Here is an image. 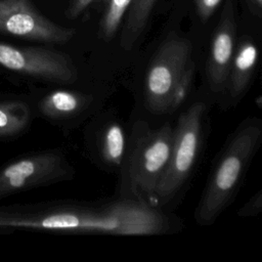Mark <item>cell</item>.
Here are the masks:
<instances>
[{
    "instance_id": "obj_1",
    "label": "cell",
    "mask_w": 262,
    "mask_h": 262,
    "mask_svg": "<svg viewBox=\"0 0 262 262\" xmlns=\"http://www.w3.org/2000/svg\"><path fill=\"white\" fill-rule=\"evenodd\" d=\"M5 227L116 235H158L175 230L176 222L161 208L121 198L95 209L38 214L0 213V228Z\"/></svg>"
},
{
    "instance_id": "obj_2",
    "label": "cell",
    "mask_w": 262,
    "mask_h": 262,
    "mask_svg": "<svg viewBox=\"0 0 262 262\" xmlns=\"http://www.w3.org/2000/svg\"><path fill=\"white\" fill-rule=\"evenodd\" d=\"M261 144L262 117L241 122L219 154L194 210L199 225L213 224L229 206Z\"/></svg>"
},
{
    "instance_id": "obj_3",
    "label": "cell",
    "mask_w": 262,
    "mask_h": 262,
    "mask_svg": "<svg viewBox=\"0 0 262 262\" xmlns=\"http://www.w3.org/2000/svg\"><path fill=\"white\" fill-rule=\"evenodd\" d=\"M190 41L171 34L152 55L144 77V102L149 112L167 115L187 98L194 79Z\"/></svg>"
},
{
    "instance_id": "obj_4",
    "label": "cell",
    "mask_w": 262,
    "mask_h": 262,
    "mask_svg": "<svg viewBox=\"0 0 262 262\" xmlns=\"http://www.w3.org/2000/svg\"><path fill=\"white\" fill-rule=\"evenodd\" d=\"M173 135L174 127L169 123L150 128L145 122H136L121 169V198L151 205L154 193L168 165Z\"/></svg>"
},
{
    "instance_id": "obj_5",
    "label": "cell",
    "mask_w": 262,
    "mask_h": 262,
    "mask_svg": "<svg viewBox=\"0 0 262 262\" xmlns=\"http://www.w3.org/2000/svg\"><path fill=\"white\" fill-rule=\"evenodd\" d=\"M206 112V102L194 101L180 114L174 127L168 165L154 193L152 206L165 207L189 178L202 147Z\"/></svg>"
},
{
    "instance_id": "obj_6",
    "label": "cell",
    "mask_w": 262,
    "mask_h": 262,
    "mask_svg": "<svg viewBox=\"0 0 262 262\" xmlns=\"http://www.w3.org/2000/svg\"><path fill=\"white\" fill-rule=\"evenodd\" d=\"M0 67L52 83L72 84L78 80L77 68L68 54L42 46H15L0 42Z\"/></svg>"
},
{
    "instance_id": "obj_7",
    "label": "cell",
    "mask_w": 262,
    "mask_h": 262,
    "mask_svg": "<svg viewBox=\"0 0 262 262\" xmlns=\"http://www.w3.org/2000/svg\"><path fill=\"white\" fill-rule=\"evenodd\" d=\"M0 34L45 44H66L76 31L43 15L32 0H0Z\"/></svg>"
},
{
    "instance_id": "obj_8",
    "label": "cell",
    "mask_w": 262,
    "mask_h": 262,
    "mask_svg": "<svg viewBox=\"0 0 262 262\" xmlns=\"http://www.w3.org/2000/svg\"><path fill=\"white\" fill-rule=\"evenodd\" d=\"M66 159L55 151H45L14 161L0 170V199L48 184L66 176Z\"/></svg>"
},
{
    "instance_id": "obj_9",
    "label": "cell",
    "mask_w": 262,
    "mask_h": 262,
    "mask_svg": "<svg viewBox=\"0 0 262 262\" xmlns=\"http://www.w3.org/2000/svg\"><path fill=\"white\" fill-rule=\"evenodd\" d=\"M236 45V25L231 5L224 9L211 39L205 63V79L210 93L222 97Z\"/></svg>"
},
{
    "instance_id": "obj_10",
    "label": "cell",
    "mask_w": 262,
    "mask_h": 262,
    "mask_svg": "<svg viewBox=\"0 0 262 262\" xmlns=\"http://www.w3.org/2000/svg\"><path fill=\"white\" fill-rule=\"evenodd\" d=\"M259 56V46L252 38L246 36L236 43L225 89L221 97L222 106H234L243 99L258 69Z\"/></svg>"
},
{
    "instance_id": "obj_11",
    "label": "cell",
    "mask_w": 262,
    "mask_h": 262,
    "mask_svg": "<svg viewBox=\"0 0 262 262\" xmlns=\"http://www.w3.org/2000/svg\"><path fill=\"white\" fill-rule=\"evenodd\" d=\"M157 0H132L122 28L120 45L131 50L138 42L148 23Z\"/></svg>"
},
{
    "instance_id": "obj_12",
    "label": "cell",
    "mask_w": 262,
    "mask_h": 262,
    "mask_svg": "<svg viewBox=\"0 0 262 262\" xmlns=\"http://www.w3.org/2000/svg\"><path fill=\"white\" fill-rule=\"evenodd\" d=\"M129 145V137L123 125L117 121L110 122L100 138V154L105 164L122 169Z\"/></svg>"
},
{
    "instance_id": "obj_13",
    "label": "cell",
    "mask_w": 262,
    "mask_h": 262,
    "mask_svg": "<svg viewBox=\"0 0 262 262\" xmlns=\"http://www.w3.org/2000/svg\"><path fill=\"white\" fill-rule=\"evenodd\" d=\"M85 98L79 93L58 89L47 94L40 102L39 108L49 118H64L81 110Z\"/></svg>"
},
{
    "instance_id": "obj_14",
    "label": "cell",
    "mask_w": 262,
    "mask_h": 262,
    "mask_svg": "<svg viewBox=\"0 0 262 262\" xmlns=\"http://www.w3.org/2000/svg\"><path fill=\"white\" fill-rule=\"evenodd\" d=\"M31 112L23 101L11 100L0 102V137L12 136L27 128Z\"/></svg>"
},
{
    "instance_id": "obj_15",
    "label": "cell",
    "mask_w": 262,
    "mask_h": 262,
    "mask_svg": "<svg viewBox=\"0 0 262 262\" xmlns=\"http://www.w3.org/2000/svg\"><path fill=\"white\" fill-rule=\"evenodd\" d=\"M132 0H106L100 21L99 36L104 41L114 39L127 14Z\"/></svg>"
},
{
    "instance_id": "obj_16",
    "label": "cell",
    "mask_w": 262,
    "mask_h": 262,
    "mask_svg": "<svg viewBox=\"0 0 262 262\" xmlns=\"http://www.w3.org/2000/svg\"><path fill=\"white\" fill-rule=\"evenodd\" d=\"M260 213H262V188L237 211V215L242 217H249Z\"/></svg>"
},
{
    "instance_id": "obj_17",
    "label": "cell",
    "mask_w": 262,
    "mask_h": 262,
    "mask_svg": "<svg viewBox=\"0 0 262 262\" xmlns=\"http://www.w3.org/2000/svg\"><path fill=\"white\" fill-rule=\"evenodd\" d=\"M222 0H193L199 18L206 23L215 12Z\"/></svg>"
},
{
    "instance_id": "obj_18",
    "label": "cell",
    "mask_w": 262,
    "mask_h": 262,
    "mask_svg": "<svg viewBox=\"0 0 262 262\" xmlns=\"http://www.w3.org/2000/svg\"><path fill=\"white\" fill-rule=\"evenodd\" d=\"M97 0H69L66 14L69 18H77L82 15Z\"/></svg>"
},
{
    "instance_id": "obj_19",
    "label": "cell",
    "mask_w": 262,
    "mask_h": 262,
    "mask_svg": "<svg viewBox=\"0 0 262 262\" xmlns=\"http://www.w3.org/2000/svg\"><path fill=\"white\" fill-rule=\"evenodd\" d=\"M250 1L254 5V7L258 11V13L262 16V0H250Z\"/></svg>"
}]
</instances>
